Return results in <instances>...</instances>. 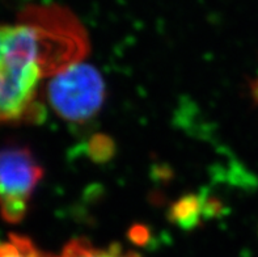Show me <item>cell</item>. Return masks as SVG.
<instances>
[{
    "instance_id": "2",
    "label": "cell",
    "mask_w": 258,
    "mask_h": 257,
    "mask_svg": "<svg viewBox=\"0 0 258 257\" xmlns=\"http://www.w3.org/2000/svg\"><path fill=\"white\" fill-rule=\"evenodd\" d=\"M46 94L59 117L82 122L101 109L105 98L104 79L93 66L74 63L51 76Z\"/></svg>"
},
{
    "instance_id": "6",
    "label": "cell",
    "mask_w": 258,
    "mask_h": 257,
    "mask_svg": "<svg viewBox=\"0 0 258 257\" xmlns=\"http://www.w3.org/2000/svg\"><path fill=\"white\" fill-rule=\"evenodd\" d=\"M252 96L255 102L258 104V78L254 79L252 83Z\"/></svg>"
},
{
    "instance_id": "3",
    "label": "cell",
    "mask_w": 258,
    "mask_h": 257,
    "mask_svg": "<svg viewBox=\"0 0 258 257\" xmlns=\"http://www.w3.org/2000/svg\"><path fill=\"white\" fill-rule=\"evenodd\" d=\"M43 176L32 151L8 146L0 150V217L11 225L25 218L30 199Z\"/></svg>"
},
{
    "instance_id": "1",
    "label": "cell",
    "mask_w": 258,
    "mask_h": 257,
    "mask_svg": "<svg viewBox=\"0 0 258 257\" xmlns=\"http://www.w3.org/2000/svg\"><path fill=\"white\" fill-rule=\"evenodd\" d=\"M87 47L82 23L62 6H30L0 24V125L41 120L42 80L80 62Z\"/></svg>"
},
{
    "instance_id": "4",
    "label": "cell",
    "mask_w": 258,
    "mask_h": 257,
    "mask_svg": "<svg viewBox=\"0 0 258 257\" xmlns=\"http://www.w3.org/2000/svg\"><path fill=\"white\" fill-rule=\"evenodd\" d=\"M56 257H141L131 251H124L118 245L98 247L85 239H72Z\"/></svg>"
},
{
    "instance_id": "5",
    "label": "cell",
    "mask_w": 258,
    "mask_h": 257,
    "mask_svg": "<svg viewBox=\"0 0 258 257\" xmlns=\"http://www.w3.org/2000/svg\"><path fill=\"white\" fill-rule=\"evenodd\" d=\"M0 257H56L37 247L29 238L10 234L0 241Z\"/></svg>"
}]
</instances>
